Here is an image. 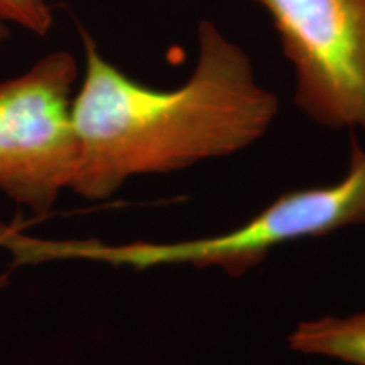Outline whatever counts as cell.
Instances as JSON below:
<instances>
[{"instance_id": "6", "label": "cell", "mask_w": 365, "mask_h": 365, "mask_svg": "<svg viewBox=\"0 0 365 365\" xmlns=\"http://www.w3.org/2000/svg\"><path fill=\"white\" fill-rule=\"evenodd\" d=\"M0 21L46 36L51 31L53 12L46 0H0Z\"/></svg>"}, {"instance_id": "3", "label": "cell", "mask_w": 365, "mask_h": 365, "mask_svg": "<svg viewBox=\"0 0 365 365\" xmlns=\"http://www.w3.org/2000/svg\"><path fill=\"white\" fill-rule=\"evenodd\" d=\"M76 80L75 56L56 51L0 83V190L38 215L51 210L76 171Z\"/></svg>"}, {"instance_id": "7", "label": "cell", "mask_w": 365, "mask_h": 365, "mask_svg": "<svg viewBox=\"0 0 365 365\" xmlns=\"http://www.w3.org/2000/svg\"><path fill=\"white\" fill-rule=\"evenodd\" d=\"M6 39H7V29L4 27L2 21H0V46L4 44V41H6Z\"/></svg>"}, {"instance_id": "5", "label": "cell", "mask_w": 365, "mask_h": 365, "mask_svg": "<svg viewBox=\"0 0 365 365\" xmlns=\"http://www.w3.org/2000/svg\"><path fill=\"white\" fill-rule=\"evenodd\" d=\"M287 346L309 357L365 365V312L301 322L287 336Z\"/></svg>"}, {"instance_id": "1", "label": "cell", "mask_w": 365, "mask_h": 365, "mask_svg": "<svg viewBox=\"0 0 365 365\" xmlns=\"http://www.w3.org/2000/svg\"><path fill=\"white\" fill-rule=\"evenodd\" d=\"M83 83L73 98L78 163L70 188L112 196L132 176L166 175L234 156L271 129L279 98L255 78L252 59L215 22L198 24L193 73L173 90L132 80L81 33Z\"/></svg>"}, {"instance_id": "8", "label": "cell", "mask_w": 365, "mask_h": 365, "mask_svg": "<svg viewBox=\"0 0 365 365\" xmlns=\"http://www.w3.org/2000/svg\"><path fill=\"white\" fill-rule=\"evenodd\" d=\"M0 286H2V282H0Z\"/></svg>"}, {"instance_id": "2", "label": "cell", "mask_w": 365, "mask_h": 365, "mask_svg": "<svg viewBox=\"0 0 365 365\" xmlns=\"http://www.w3.org/2000/svg\"><path fill=\"white\" fill-rule=\"evenodd\" d=\"M346 227L365 228V148L350 139L349 166L331 185L286 191L257 215L222 234L176 242L38 240L9 230L4 245L24 262L81 259L117 267L190 266L220 269L240 277L267 259L274 249L296 240L325 237Z\"/></svg>"}, {"instance_id": "4", "label": "cell", "mask_w": 365, "mask_h": 365, "mask_svg": "<svg viewBox=\"0 0 365 365\" xmlns=\"http://www.w3.org/2000/svg\"><path fill=\"white\" fill-rule=\"evenodd\" d=\"M294 71L313 124L365 135V0H257Z\"/></svg>"}]
</instances>
